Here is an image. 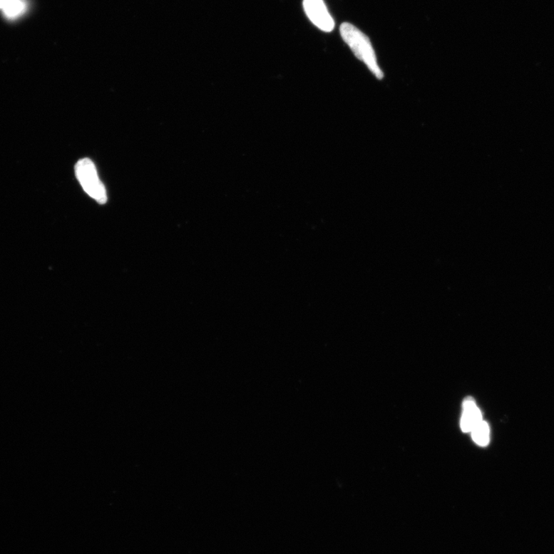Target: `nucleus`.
Returning a JSON list of instances; mask_svg holds the SVG:
<instances>
[{
	"label": "nucleus",
	"mask_w": 554,
	"mask_h": 554,
	"mask_svg": "<svg viewBox=\"0 0 554 554\" xmlns=\"http://www.w3.org/2000/svg\"><path fill=\"white\" fill-rule=\"evenodd\" d=\"M340 34L358 59L366 64L377 79H383L384 73L377 63L374 47L368 36L349 23L340 26Z\"/></svg>",
	"instance_id": "obj_1"
},
{
	"label": "nucleus",
	"mask_w": 554,
	"mask_h": 554,
	"mask_svg": "<svg viewBox=\"0 0 554 554\" xmlns=\"http://www.w3.org/2000/svg\"><path fill=\"white\" fill-rule=\"evenodd\" d=\"M75 172L77 180L89 196L101 204L108 201L106 188L91 160L85 158L78 161Z\"/></svg>",
	"instance_id": "obj_2"
},
{
	"label": "nucleus",
	"mask_w": 554,
	"mask_h": 554,
	"mask_svg": "<svg viewBox=\"0 0 554 554\" xmlns=\"http://www.w3.org/2000/svg\"><path fill=\"white\" fill-rule=\"evenodd\" d=\"M306 14L317 27L324 32H332L335 26L324 0H304Z\"/></svg>",
	"instance_id": "obj_3"
},
{
	"label": "nucleus",
	"mask_w": 554,
	"mask_h": 554,
	"mask_svg": "<svg viewBox=\"0 0 554 554\" xmlns=\"http://www.w3.org/2000/svg\"><path fill=\"white\" fill-rule=\"evenodd\" d=\"M481 412L472 398L468 397L463 404L461 429L464 433L471 432L476 426L482 421Z\"/></svg>",
	"instance_id": "obj_4"
},
{
	"label": "nucleus",
	"mask_w": 554,
	"mask_h": 554,
	"mask_svg": "<svg viewBox=\"0 0 554 554\" xmlns=\"http://www.w3.org/2000/svg\"><path fill=\"white\" fill-rule=\"evenodd\" d=\"M27 9L26 0H12L2 11L6 19L14 21L25 14Z\"/></svg>",
	"instance_id": "obj_5"
},
{
	"label": "nucleus",
	"mask_w": 554,
	"mask_h": 554,
	"mask_svg": "<svg viewBox=\"0 0 554 554\" xmlns=\"http://www.w3.org/2000/svg\"><path fill=\"white\" fill-rule=\"evenodd\" d=\"M474 442L479 446H486L490 442V429L487 423L481 421L471 431Z\"/></svg>",
	"instance_id": "obj_6"
},
{
	"label": "nucleus",
	"mask_w": 554,
	"mask_h": 554,
	"mask_svg": "<svg viewBox=\"0 0 554 554\" xmlns=\"http://www.w3.org/2000/svg\"><path fill=\"white\" fill-rule=\"evenodd\" d=\"M12 0H0V9H4Z\"/></svg>",
	"instance_id": "obj_7"
}]
</instances>
